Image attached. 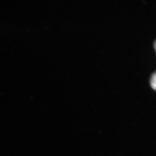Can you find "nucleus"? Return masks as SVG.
Wrapping results in <instances>:
<instances>
[{
  "mask_svg": "<svg viewBox=\"0 0 156 156\" xmlns=\"http://www.w3.org/2000/svg\"><path fill=\"white\" fill-rule=\"evenodd\" d=\"M156 72L155 71L151 74V77H150L149 81L151 87L154 90H155L156 87Z\"/></svg>",
  "mask_w": 156,
  "mask_h": 156,
  "instance_id": "nucleus-1",
  "label": "nucleus"
},
{
  "mask_svg": "<svg viewBox=\"0 0 156 156\" xmlns=\"http://www.w3.org/2000/svg\"><path fill=\"white\" fill-rule=\"evenodd\" d=\"M153 46L155 51H156V41L155 40L153 42Z\"/></svg>",
  "mask_w": 156,
  "mask_h": 156,
  "instance_id": "nucleus-2",
  "label": "nucleus"
}]
</instances>
